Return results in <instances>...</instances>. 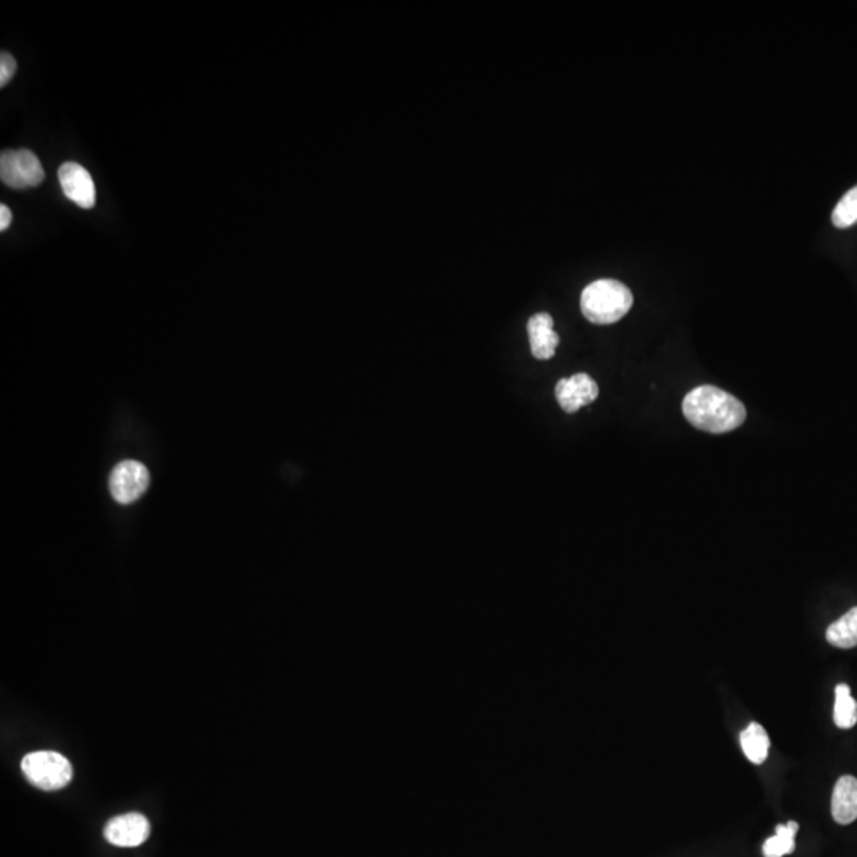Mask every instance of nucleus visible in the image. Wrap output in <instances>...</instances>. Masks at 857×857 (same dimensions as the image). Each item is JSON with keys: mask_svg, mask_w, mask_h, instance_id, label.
I'll list each match as a JSON object with an SVG mask.
<instances>
[{"mask_svg": "<svg viewBox=\"0 0 857 857\" xmlns=\"http://www.w3.org/2000/svg\"><path fill=\"white\" fill-rule=\"evenodd\" d=\"M683 413L692 426L710 434H726L742 426L745 405L716 386H699L683 400Z\"/></svg>", "mask_w": 857, "mask_h": 857, "instance_id": "obj_1", "label": "nucleus"}, {"mask_svg": "<svg viewBox=\"0 0 857 857\" xmlns=\"http://www.w3.org/2000/svg\"><path fill=\"white\" fill-rule=\"evenodd\" d=\"M554 321L550 313H537L527 323L529 342L534 358L540 361H548L553 358L558 350L559 335L554 332Z\"/></svg>", "mask_w": 857, "mask_h": 857, "instance_id": "obj_9", "label": "nucleus"}, {"mask_svg": "<svg viewBox=\"0 0 857 857\" xmlns=\"http://www.w3.org/2000/svg\"><path fill=\"white\" fill-rule=\"evenodd\" d=\"M10 224H12V212H10V208L7 205H0V231H7Z\"/></svg>", "mask_w": 857, "mask_h": 857, "instance_id": "obj_17", "label": "nucleus"}, {"mask_svg": "<svg viewBox=\"0 0 857 857\" xmlns=\"http://www.w3.org/2000/svg\"><path fill=\"white\" fill-rule=\"evenodd\" d=\"M799 832V824L789 821L788 824H780L773 837L765 840L762 846L764 857H783L794 853L796 850V835Z\"/></svg>", "mask_w": 857, "mask_h": 857, "instance_id": "obj_13", "label": "nucleus"}, {"mask_svg": "<svg viewBox=\"0 0 857 857\" xmlns=\"http://www.w3.org/2000/svg\"><path fill=\"white\" fill-rule=\"evenodd\" d=\"M16 72V61L10 53H2L0 56V88H5V86L10 83L13 75Z\"/></svg>", "mask_w": 857, "mask_h": 857, "instance_id": "obj_16", "label": "nucleus"}, {"mask_svg": "<svg viewBox=\"0 0 857 857\" xmlns=\"http://www.w3.org/2000/svg\"><path fill=\"white\" fill-rule=\"evenodd\" d=\"M581 312L588 321L600 326L618 323L634 305L631 289L621 281L597 280L581 294Z\"/></svg>", "mask_w": 857, "mask_h": 857, "instance_id": "obj_2", "label": "nucleus"}, {"mask_svg": "<svg viewBox=\"0 0 857 857\" xmlns=\"http://www.w3.org/2000/svg\"><path fill=\"white\" fill-rule=\"evenodd\" d=\"M105 840L120 848H135L150 837V823L140 813L116 816L105 826Z\"/></svg>", "mask_w": 857, "mask_h": 857, "instance_id": "obj_6", "label": "nucleus"}, {"mask_svg": "<svg viewBox=\"0 0 857 857\" xmlns=\"http://www.w3.org/2000/svg\"><path fill=\"white\" fill-rule=\"evenodd\" d=\"M21 769L27 780L31 781L35 788L43 791H58L66 788L74 778L72 764L56 751H37V753L27 754L21 762Z\"/></svg>", "mask_w": 857, "mask_h": 857, "instance_id": "obj_3", "label": "nucleus"}, {"mask_svg": "<svg viewBox=\"0 0 857 857\" xmlns=\"http://www.w3.org/2000/svg\"><path fill=\"white\" fill-rule=\"evenodd\" d=\"M832 818L835 823H854L857 819V778L845 775L835 783L832 792Z\"/></svg>", "mask_w": 857, "mask_h": 857, "instance_id": "obj_10", "label": "nucleus"}, {"mask_svg": "<svg viewBox=\"0 0 857 857\" xmlns=\"http://www.w3.org/2000/svg\"><path fill=\"white\" fill-rule=\"evenodd\" d=\"M827 642L835 648L851 650L857 646V607L832 623L826 632Z\"/></svg>", "mask_w": 857, "mask_h": 857, "instance_id": "obj_12", "label": "nucleus"}, {"mask_svg": "<svg viewBox=\"0 0 857 857\" xmlns=\"http://www.w3.org/2000/svg\"><path fill=\"white\" fill-rule=\"evenodd\" d=\"M740 745L748 761L753 764H764L769 756L770 738L767 731L759 723H751L745 731L740 734Z\"/></svg>", "mask_w": 857, "mask_h": 857, "instance_id": "obj_11", "label": "nucleus"}, {"mask_svg": "<svg viewBox=\"0 0 857 857\" xmlns=\"http://www.w3.org/2000/svg\"><path fill=\"white\" fill-rule=\"evenodd\" d=\"M150 485L147 467L137 461H124L110 475V492L120 504H132L142 497Z\"/></svg>", "mask_w": 857, "mask_h": 857, "instance_id": "obj_5", "label": "nucleus"}, {"mask_svg": "<svg viewBox=\"0 0 857 857\" xmlns=\"http://www.w3.org/2000/svg\"><path fill=\"white\" fill-rule=\"evenodd\" d=\"M835 726L840 729H851L857 723V702L851 696L848 685H838L835 688L834 707Z\"/></svg>", "mask_w": 857, "mask_h": 857, "instance_id": "obj_14", "label": "nucleus"}, {"mask_svg": "<svg viewBox=\"0 0 857 857\" xmlns=\"http://www.w3.org/2000/svg\"><path fill=\"white\" fill-rule=\"evenodd\" d=\"M556 397L564 412L575 413L580 408L591 405L599 397V386L586 373H577L559 381L556 385Z\"/></svg>", "mask_w": 857, "mask_h": 857, "instance_id": "obj_8", "label": "nucleus"}, {"mask_svg": "<svg viewBox=\"0 0 857 857\" xmlns=\"http://www.w3.org/2000/svg\"><path fill=\"white\" fill-rule=\"evenodd\" d=\"M59 183L67 199L78 207L93 208L96 205V185L85 167L77 162H66L59 169Z\"/></svg>", "mask_w": 857, "mask_h": 857, "instance_id": "obj_7", "label": "nucleus"}, {"mask_svg": "<svg viewBox=\"0 0 857 857\" xmlns=\"http://www.w3.org/2000/svg\"><path fill=\"white\" fill-rule=\"evenodd\" d=\"M0 178L13 189L37 188L45 180V170L31 150H4L0 156Z\"/></svg>", "mask_w": 857, "mask_h": 857, "instance_id": "obj_4", "label": "nucleus"}, {"mask_svg": "<svg viewBox=\"0 0 857 857\" xmlns=\"http://www.w3.org/2000/svg\"><path fill=\"white\" fill-rule=\"evenodd\" d=\"M832 223L840 229L857 223V186L850 189L838 202L837 207L834 208V213H832Z\"/></svg>", "mask_w": 857, "mask_h": 857, "instance_id": "obj_15", "label": "nucleus"}]
</instances>
